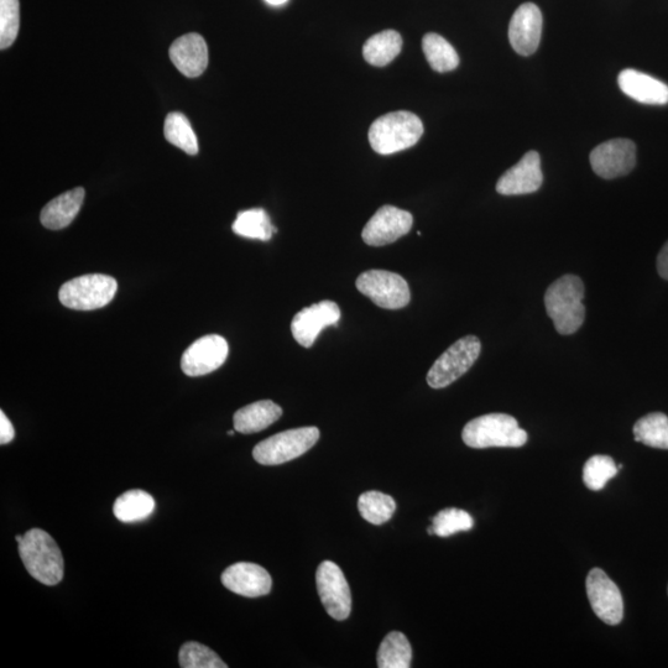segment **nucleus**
Instances as JSON below:
<instances>
[{"label":"nucleus","mask_w":668,"mask_h":668,"mask_svg":"<svg viewBox=\"0 0 668 668\" xmlns=\"http://www.w3.org/2000/svg\"><path fill=\"white\" fill-rule=\"evenodd\" d=\"M584 284L576 275H563L546 291L545 307L556 331L563 336L576 333L586 318Z\"/></svg>","instance_id":"nucleus-1"},{"label":"nucleus","mask_w":668,"mask_h":668,"mask_svg":"<svg viewBox=\"0 0 668 668\" xmlns=\"http://www.w3.org/2000/svg\"><path fill=\"white\" fill-rule=\"evenodd\" d=\"M18 545L19 555L31 577L45 586H56L62 581L65 571L64 557L48 532L30 530Z\"/></svg>","instance_id":"nucleus-2"},{"label":"nucleus","mask_w":668,"mask_h":668,"mask_svg":"<svg viewBox=\"0 0 668 668\" xmlns=\"http://www.w3.org/2000/svg\"><path fill=\"white\" fill-rule=\"evenodd\" d=\"M424 134V124L411 112H394L378 118L369 129V143L380 155L412 148Z\"/></svg>","instance_id":"nucleus-3"},{"label":"nucleus","mask_w":668,"mask_h":668,"mask_svg":"<svg viewBox=\"0 0 668 668\" xmlns=\"http://www.w3.org/2000/svg\"><path fill=\"white\" fill-rule=\"evenodd\" d=\"M468 447L483 450L490 447H523L527 433L518 421L506 414H488L469 421L462 432Z\"/></svg>","instance_id":"nucleus-4"},{"label":"nucleus","mask_w":668,"mask_h":668,"mask_svg":"<svg viewBox=\"0 0 668 668\" xmlns=\"http://www.w3.org/2000/svg\"><path fill=\"white\" fill-rule=\"evenodd\" d=\"M117 280L103 274L82 275L61 286L59 299L67 309L92 311L102 309L117 294Z\"/></svg>","instance_id":"nucleus-5"},{"label":"nucleus","mask_w":668,"mask_h":668,"mask_svg":"<svg viewBox=\"0 0 668 668\" xmlns=\"http://www.w3.org/2000/svg\"><path fill=\"white\" fill-rule=\"evenodd\" d=\"M318 440L320 430L317 427H300L276 433L255 446L253 457L263 466H279L309 452Z\"/></svg>","instance_id":"nucleus-6"},{"label":"nucleus","mask_w":668,"mask_h":668,"mask_svg":"<svg viewBox=\"0 0 668 668\" xmlns=\"http://www.w3.org/2000/svg\"><path fill=\"white\" fill-rule=\"evenodd\" d=\"M482 343L476 336H467L453 343L432 365L427 374V383L433 389L447 388L463 377L477 362Z\"/></svg>","instance_id":"nucleus-7"},{"label":"nucleus","mask_w":668,"mask_h":668,"mask_svg":"<svg viewBox=\"0 0 668 668\" xmlns=\"http://www.w3.org/2000/svg\"><path fill=\"white\" fill-rule=\"evenodd\" d=\"M357 289L375 305L386 310H399L409 305L411 292L403 276L385 270H369L360 274Z\"/></svg>","instance_id":"nucleus-8"},{"label":"nucleus","mask_w":668,"mask_h":668,"mask_svg":"<svg viewBox=\"0 0 668 668\" xmlns=\"http://www.w3.org/2000/svg\"><path fill=\"white\" fill-rule=\"evenodd\" d=\"M316 583L318 596L330 617L346 620L352 612V594L341 568L331 561L322 562L317 568Z\"/></svg>","instance_id":"nucleus-9"},{"label":"nucleus","mask_w":668,"mask_h":668,"mask_svg":"<svg viewBox=\"0 0 668 668\" xmlns=\"http://www.w3.org/2000/svg\"><path fill=\"white\" fill-rule=\"evenodd\" d=\"M586 588L597 617L608 625H618L624 618V600L620 589L600 568L589 572Z\"/></svg>","instance_id":"nucleus-10"},{"label":"nucleus","mask_w":668,"mask_h":668,"mask_svg":"<svg viewBox=\"0 0 668 668\" xmlns=\"http://www.w3.org/2000/svg\"><path fill=\"white\" fill-rule=\"evenodd\" d=\"M229 347L226 339L218 334L197 339L181 358V369L187 377H203L221 368L228 357Z\"/></svg>","instance_id":"nucleus-11"},{"label":"nucleus","mask_w":668,"mask_h":668,"mask_svg":"<svg viewBox=\"0 0 668 668\" xmlns=\"http://www.w3.org/2000/svg\"><path fill=\"white\" fill-rule=\"evenodd\" d=\"M594 172L605 180L628 175L636 165V145L629 139H613L591 153Z\"/></svg>","instance_id":"nucleus-12"},{"label":"nucleus","mask_w":668,"mask_h":668,"mask_svg":"<svg viewBox=\"0 0 668 668\" xmlns=\"http://www.w3.org/2000/svg\"><path fill=\"white\" fill-rule=\"evenodd\" d=\"M414 217L394 206H383L364 227L362 238L372 247H384L396 242L411 231Z\"/></svg>","instance_id":"nucleus-13"},{"label":"nucleus","mask_w":668,"mask_h":668,"mask_svg":"<svg viewBox=\"0 0 668 668\" xmlns=\"http://www.w3.org/2000/svg\"><path fill=\"white\" fill-rule=\"evenodd\" d=\"M341 310L336 302L322 301L297 313L291 323L292 336L300 346L310 348L326 327L336 326Z\"/></svg>","instance_id":"nucleus-14"},{"label":"nucleus","mask_w":668,"mask_h":668,"mask_svg":"<svg viewBox=\"0 0 668 668\" xmlns=\"http://www.w3.org/2000/svg\"><path fill=\"white\" fill-rule=\"evenodd\" d=\"M544 19L534 3L520 5L511 18L509 40L511 48L519 55L530 56L539 49Z\"/></svg>","instance_id":"nucleus-15"},{"label":"nucleus","mask_w":668,"mask_h":668,"mask_svg":"<svg viewBox=\"0 0 668 668\" xmlns=\"http://www.w3.org/2000/svg\"><path fill=\"white\" fill-rule=\"evenodd\" d=\"M544 182L541 158L536 151H529L518 164L500 177L497 192L503 196L529 195L540 190Z\"/></svg>","instance_id":"nucleus-16"},{"label":"nucleus","mask_w":668,"mask_h":668,"mask_svg":"<svg viewBox=\"0 0 668 668\" xmlns=\"http://www.w3.org/2000/svg\"><path fill=\"white\" fill-rule=\"evenodd\" d=\"M223 586L238 596L258 598L271 591L273 579L268 571L255 563L239 562L222 573Z\"/></svg>","instance_id":"nucleus-17"},{"label":"nucleus","mask_w":668,"mask_h":668,"mask_svg":"<svg viewBox=\"0 0 668 668\" xmlns=\"http://www.w3.org/2000/svg\"><path fill=\"white\" fill-rule=\"evenodd\" d=\"M170 59L182 75L190 78L201 76L208 65L205 39L196 33L181 36L171 45Z\"/></svg>","instance_id":"nucleus-18"},{"label":"nucleus","mask_w":668,"mask_h":668,"mask_svg":"<svg viewBox=\"0 0 668 668\" xmlns=\"http://www.w3.org/2000/svg\"><path fill=\"white\" fill-rule=\"evenodd\" d=\"M620 90L634 101L664 106L668 103V86L657 78L644 72L628 69L620 72L618 77Z\"/></svg>","instance_id":"nucleus-19"},{"label":"nucleus","mask_w":668,"mask_h":668,"mask_svg":"<svg viewBox=\"0 0 668 668\" xmlns=\"http://www.w3.org/2000/svg\"><path fill=\"white\" fill-rule=\"evenodd\" d=\"M86 191L77 187L54 198L41 211V223L51 231H60L69 227L80 212Z\"/></svg>","instance_id":"nucleus-20"},{"label":"nucleus","mask_w":668,"mask_h":668,"mask_svg":"<svg viewBox=\"0 0 668 668\" xmlns=\"http://www.w3.org/2000/svg\"><path fill=\"white\" fill-rule=\"evenodd\" d=\"M283 416V409L274 401L263 400L244 406L234 414V430L244 435L268 429Z\"/></svg>","instance_id":"nucleus-21"},{"label":"nucleus","mask_w":668,"mask_h":668,"mask_svg":"<svg viewBox=\"0 0 668 668\" xmlns=\"http://www.w3.org/2000/svg\"><path fill=\"white\" fill-rule=\"evenodd\" d=\"M403 50V38L395 30L375 34L364 44L363 56L368 64L378 67L389 65Z\"/></svg>","instance_id":"nucleus-22"},{"label":"nucleus","mask_w":668,"mask_h":668,"mask_svg":"<svg viewBox=\"0 0 668 668\" xmlns=\"http://www.w3.org/2000/svg\"><path fill=\"white\" fill-rule=\"evenodd\" d=\"M155 506V500L149 493L144 490H130L116 500L113 513L122 523H139L153 515Z\"/></svg>","instance_id":"nucleus-23"},{"label":"nucleus","mask_w":668,"mask_h":668,"mask_svg":"<svg viewBox=\"0 0 668 668\" xmlns=\"http://www.w3.org/2000/svg\"><path fill=\"white\" fill-rule=\"evenodd\" d=\"M427 61L432 70L436 72H450L456 70L459 65V56L453 46L441 35L426 34L422 40Z\"/></svg>","instance_id":"nucleus-24"},{"label":"nucleus","mask_w":668,"mask_h":668,"mask_svg":"<svg viewBox=\"0 0 668 668\" xmlns=\"http://www.w3.org/2000/svg\"><path fill=\"white\" fill-rule=\"evenodd\" d=\"M412 661V649L406 636L393 631L383 640L378 651L379 668H409Z\"/></svg>","instance_id":"nucleus-25"},{"label":"nucleus","mask_w":668,"mask_h":668,"mask_svg":"<svg viewBox=\"0 0 668 668\" xmlns=\"http://www.w3.org/2000/svg\"><path fill=\"white\" fill-rule=\"evenodd\" d=\"M232 228L240 237L259 239L263 242H268L276 232L268 213L262 208L240 212Z\"/></svg>","instance_id":"nucleus-26"},{"label":"nucleus","mask_w":668,"mask_h":668,"mask_svg":"<svg viewBox=\"0 0 668 668\" xmlns=\"http://www.w3.org/2000/svg\"><path fill=\"white\" fill-rule=\"evenodd\" d=\"M634 436L646 446L668 450V417L661 412L644 416L636 422Z\"/></svg>","instance_id":"nucleus-27"},{"label":"nucleus","mask_w":668,"mask_h":668,"mask_svg":"<svg viewBox=\"0 0 668 668\" xmlns=\"http://www.w3.org/2000/svg\"><path fill=\"white\" fill-rule=\"evenodd\" d=\"M358 509L364 520L373 525H383L393 518L396 503L390 495L367 492L360 495Z\"/></svg>","instance_id":"nucleus-28"},{"label":"nucleus","mask_w":668,"mask_h":668,"mask_svg":"<svg viewBox=\"0 0 668 668\" xmlns=\"http://www.w3.org/2000/svg\"><path fill=\"white\" fill-rule=\"evenodd\" d=\"M164 134L167 142L184 150L186 154L198 153V142L190 120L185 114L174 112L166 117Z\"/></svg>","instance_id":"nucleus-29"},{"label":"nucleus","mask_w":668,"mask_h":668,"mask_svg":"<svg viewBox=\"0 0 668 668\" xmlns=\"http://www.w3.org/2000/svg\"><path fill=\"white\" fill-rule=\"evenodd\" d=\"M473 526L474 520L467 511L450 508L440 511L432 519V526L427 531H429L430 535L448 537L458 534V532L472 530Z\"/></svg>","instance_id":"nucleus-30"},{"label":"nucleus","mask_w":668,"mask_h":668,"mask_svg":"<svg viewBox=\"0 0 668 668\" xmlns=\"http://www.w3.org/2000/svg\"><path fill=\"white\" fill-rule=\"evenodd\" d=\"M619 467L609 456H593L588 459L583 468V482L587 488L598 492L602 490L610 479L617 476Z\"/></svg>","instance_id":"nucleus-31"},{"label":"nucleus","mask_w":668,"mask_h":668,"mask_svg":"<svg viewBox=\"0 0 668 668\" xmlns=\"http://www.w3.org/2000/svg\"><path fill=\"white\" fill-rule=\"evenodd\" d=\"M182 668H227L221 657L210 647L190 641L182 645L179 655Z\"/></svg>","instance_id":"nucleus-32"},{"label":"nucleus","mask_w":668,"mask_h":668,"mask_svg":"<svg viewBox=\"0 0 668 668\" xmlns=\"http://www.w3.org/2000/svg\"><path fill=\"white\" fill-rule=\"evenodd\" d=\"M20 26L19 0H0V48H10L17 40Z\"/></svg>","instance_id":"nucleus-33"},{"label":"nucleus","mask_w":668,"mask_h":668,"mask_svg":"<svg viewBox=\"0 0 668 668\" xmlns=\"http://www.w3.org/2000/svg\"><path fill=\"white\" fill-rule=\"evenodd\" d=\"M15 437V430L12 422L0 411V445H8Z\"/></svg>","instance_id":"nucleus-34"},{"label":"nucleus","mask_w":668,"mask_h":668,"mask_svg":"<svg viewBox=\"0 0 668 668\" xmlns=\"http://www.w3.org/2000/svg\"><path fill=\"white\" fill-rule=\"evenodd\" d=\"M657 270L662 279L668 280V242L662 247L657 257Z\"/></svg>","instance_id":"nucleus-35"},{"label":"nucleus","mask_w":668,"mask_h":668,"mask_svg":"<svg viewBox=\"0 0 668 668\" xmlns=\"http://www.w3.org/2000/svg\"><path fill=\"white\" fill-rule=\"evenodd\" d=\"M265 2L270 5H275V7H278V5L285 4L287 0H265Z\"/></svg>","instance_id":"nucleus-36"},{"label":"nucleus","mask_w":668,"mask_h":668,"mask_svg":"<svg viewBox=\"0 0 668 668\" xmlns=\"http://www.w3.org/2000/svg\"><path fill=\"white\" fill-rule=\"evenodd\" d=\"M23 539H24V535L15 536V540H17L18 544H19V542H22Z\"/></svg>","instance_id":"nucleus-37"},{"label":"nucleus","mask_w":668,"mask_h":668,"mask_svg":"<svg viewBox=\"0 0 668 668\" xmlns=\"http://www.w3.org/2000/svg\"><path fill=\"white\" fill-rule=\"evenodd\" d=\"M233 435H234V431H233V430L228 431V436H233Z\"/></svg>","instance_id":"nucleus-38"}]
</instances>
